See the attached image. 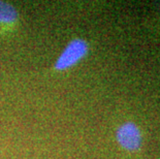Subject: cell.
Segmentation results:
<instances>
[{"label": "cell", "mask_w": 160, "mask_h": 159, "mask_svg": "<svg viewBox=\"0 0 160 159\" xmlns=\"http://www.w3.org/2000/svg\"><path fill=\"white\" fill-rule=\"evenodd\" d=\"M116 140L119 146L124 150L134 152L142 147V134L139 127L134 122L126 121L116 130Z\"/></svg>", "instance_id": "7a4b0ae2"}, {"label": "cell", "mask_w": 160, "mask_h": 159, "mask_svg": "<svg viewBox=\"0 0 160 159\" xmlns=\"http://www.w3.org/2000/svg\"><path fill=\"white\" fill-rule=\"evenodd\" d=\"M89 52V45L84 38L71 39L56 60L54 68L58 72H63L78 64L84 59Z\"/></svg>", "instance_id": "6da1fadb"}, {"label": "cell", "mask_w": 160, "mask_h": 159, "mask_svg": "<svg viewBox=\"0 0 160 159\" xmlns=\"http://www.w3.org/2000/svg\"><path fill=\"white\" fill-rule=\"evenodd\" d=\"M18 11L11 3L0 1V27L1 28L12 29L18 23Z\"/></svg>", "instance_id": "3957f363"}]
</instances>
